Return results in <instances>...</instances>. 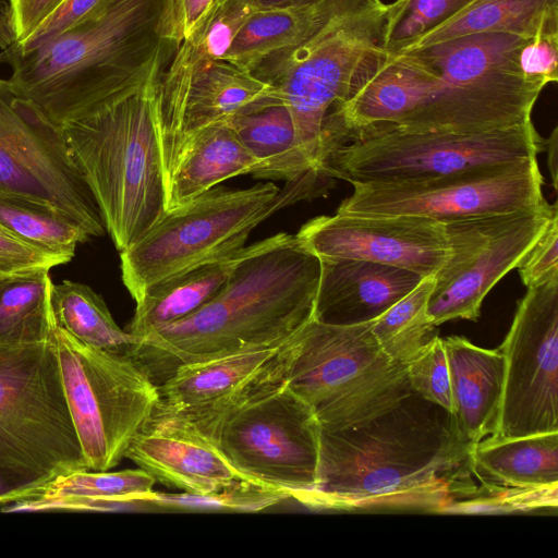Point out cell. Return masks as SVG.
<instances>
[{"label":"cell","mask_w":558,"mask_h":558,"mask_svg":"<svg viewBox=\"0 0 558 558\" xmlns=\"http://www.w3.org/2000/svg\"><path fill=\"white\" fill-rule=\"evenodd\" d=\"M254 9L244 0H216L172 54L162 75H175L202 62L223 59Z\"/></svg>","instance_id":"cell-34"},{"label":"cell","mask_w":558,"mask_h":558,"mask_svg":"<svg viewBox=\"0 0 558 558\" xmlns=\"http://www.w3.org/2000/svg\"><path fill=\"white\" fill-rule=\"evenodd\" d=\"M499 350L505 365L502 399L489 437L557 433L558 276L527 288Z\"/></svg>","instance_id":"cell-16"},{"label":"cell","mask_w":558,"mask_h":558,"mask_svg":"<svg viewBox=\"0 0 558 558\" xmlns=\"http://www.w3.org/2000/svg\"><path fill=\"white\" fill-rule=\"evenodd\" d=\"M50 302L57 326L85 344L128 353L137 341L117 325L102 298L86 284L52 283Z\"/></svg>","instance_id":"cell-30"},{"label":"cell","mask_w":558,"mask_h":558,"mask_svg":"<svg viewBox=\"0 0 558 558\" xmlns=\"http://www.w3.org/2000/svg\"><path fill=\"white\" fill-rule=\"evenodd\" d=\"M558 213L520 262L519 274L526 288L558 276Z\"/></svg>","instance_id":"cell-40"},{"label":"cell","mask_w":558,"mask_h":558,"mask_svg":"<svg viewBox=\"0 0 558 558\" xmlns=\"http://www.w3.org/2000/svg\"><path fill=\"white\" fill-rule=\"evenodd\" d=\"M336 213L447 222L546 203L536 157L421 180L354 183Z\"/></svg>","instance_id":"cell-12"},{"label":"cell","mask_w":558,"mask_h":558,"mask_svg":"<svg viewBox=\"0 0 558 558\" xmlns=\"http://www.w3.org/2000/svg\"><path fill=\"white\" fill-rule=\"evenodd\" d=\"M228 122L257 162L254 178L289 182L319 172L302 148L292 116L277 94Z\"/></svg>","instance_id":"cell-27"},{"label":"cell","mask_w":558,"mask_h":558,"mask_svg":"<svg viewBox=\"0 0 558 558\" xmlns=\"http://www.w3.org/2000/svg\"><path fill=\"white\" fill-rule=\"evenodd\" d=\"M254 10L257 9H286L306 8L320 3L324 0H244Z\"/></svg>","instance_id":"cell-43"},{"label":"cell","mask_w":558,"mask_h":558,"mask_svg":"<svg viewBox=\"0 0 558 558\" xmlns=\"http://www.w3.org/2000/svg\"><path fill=\"white\" fill-rule=\"evenodd\" d=\"M332 180L317 171L251 187H213L167 210L120 252L122 281L135 302L154 286L202 263L245 246L252 230L278 210L326 194Z\"/></svg>","instance_id":"cell-5"},{"label":"cell","mask_w":558,"mask_h":558,"mask_svg":"<svg viewBox=\"0 0 558 558\" xmlns=\"http://www.w3.org/2000/svg\"><path fill=\"white\" fill-rule=\"evenodd\" d=\"M60 265L52 256L24 242L0 225V272L13 275Z\"/></svg>","instance_id":"cell-42"},{"label":"cell","mask_w":558,"mask_h":558,"mask_svg":"<svg viewBox=\"0 0 558 558\" xmlns=\"http://www.w3.org/2000/svg\"><path fill=\"white\" fill-rule=\"evenodd\" d=\"M0 225L24 242L56 258L60 265L70 262L77 244L90 238L64 211L14 195L0 194Z\"/></svg>","instance_id":"cell-31"},{"label":"cell","mask_w":558,"mask_h":558,"mask_svg":"<svg viewBox=\"0 0 558 558\" xmlns=\"http://www.w3.org/2000/svg\"><path fill=\"white\" fill-rule=\"evenodd\" d=\"M163 0H113L99 16L25 53L0 52L15 92L54 125L80 120L165 70L178 46L158 35Z\"/></svg>","instance_id":"cell-3"},{"label":"cell","mask_w":558,"mask_h":558,"mask_svg":"<svg viewBox=\"0 0 558 558\" xmlns=\"http://www.w3.org/2000/svg\"><path fill=\"white\" fill-rule=\"evenodd\" d=\"M84 470L53 333L37 342L0 343V477L14 488L13 502Z\"/></svg>","instance_id":"cell-7"},{"label":"cell","mask_w":558,"mask_h":558,"mask_svg":"<svg viewBox=\"0 0 558 558\" xmlns=\"http://www.w3.org/2000/svg\"><path fill=\"white\" fill-rule=\"evenodd\" d=\"M16 493L14 488L0 477V505L4 506L15 500Z\"/></svg>","instance_id":"cell-45"},{"label":"cell","mask_w":558,"mask_h":558,"mask_svg":"<svg viewBox=\"0 0 558 558\" xmlns=\"http://www.w3.org/2000/svg\"><path fill=\"white\" fill-rule=\"evenodd\" d=\"M153 73L61 131L120 252L166 213Z\"/></svg>","instance_id":"cell-4"},{"label":"cell","mask_w":558,"mask_h":558,"mask_svg":"<svg viewBox=\"0 0 558 558\" xmlns=\"http://www.w3.org/2000/svg\"><path fill=\"white\" fill-rule=\"evenodd\" d=\"M320 263L314 318L333 325L373 322L423 279L412 270L367 260Z\"/></svg>","instance_id":"cell-21"},{"label":"cell","mask_w":558,"mask_h":558,"mask_svg":"<svg viewBox=\"0 0 558 558\" xmlns=\"http://www.w3.org/2000/svg\"><path fill=\"white\" fill-rule=\"evenodd\" d=\"M557 204L487 214L444 223L449 257L434 274L428 315L435 327L477 320L484 298L541 238Z\"/></svg>","instance_id":"cell-14"},{"label":"cell","mask_w":558,"mask_h":558,"mask_svg":"<svg viewBox=\"0 0 558 558\" xmlns=\"http://www.w3.org/2000/svg\"><path fill=\"white\" fill-rule=\"evenodd\" d=\"M407 372L413 392L452 413L449 365L442 338L436 335L422 347L407 362Z\"/></svg>","instance_id":"cell-36"},{"label":"cell","mask_w":558,"mask_h":558,"mask_svg":"<svg viewBox=\"0 0 558 558\" xmlns=\"http://www.w3.org/2000/svg\"><path fill=\"white\" fill-rule=\"evenodd\" d=\"M66 0H10L0 9V48L23 43Z\"/></svg>","instance_id":"cell-38"},{"label":"cell","mask_w":558,"mask_h":558,"mask_svg":"<svg viewBox=\"0 0 558 558\" xmlns=\"http://www.w3.org/2000/svg\"><path fill=\"white\" fill-rule=\"evenodd\" d=\"M7 276H10V275H4V274L0 272V286Z\"/></svg>","instance_id":"cell-46"},{"label":"cell","mask_w":558,"mask_h":558,"mask_svg":"<svg viewBox=\"0 0 558 558\" xmlns=\"http://www.w3.org/2000/svg\"><path fill=\"white\" fill-rule=\"evenodd\" d=\"M113 0H66L45 23L23 43L3 51L25 53L44 46L77 25L104 13Z\"/></svg>","instance_id":"cell-37"},{"label":"cell","mask_w":558,"mask_h":558,"mask_svg":"<svg viewBox=\"0 0 558 558\" xmlns=\"http://www.w3.org/2000/svg\"><path fill=\"white\" fill-rule=\"evenodd\" d=\"M257 162L228 121L205 126L185 144L166 187V211L197 197L218 183L254 174Z\"/></svg>","instance_id":"cell-25"},{"label":"cell","mask_w":558,"mask_h":558,"mask_svg":"<svg viewBox=\"0 0 558 558\" xmlns=\"http://www.w3.org/2000/svg\"><path fill=\"white\" fill-rule=\"evenodd\" d=\"M474 474L486 488L558 489V432L487 437L472 448Z\"/></svg>","instance_id":"cell-26"},{"label":"cell","mask_w":558,"mask_h":558,"mask_svg":"<svg viewBox=\"0 0 558 558\" xmlns=\"http://www.w3.org/2000/svg\"><path fill=\"white\" fill-rule=\"evenodd\" d=\"M434 283V275L423 278L411 292L372 322L376 340L391 360L407 364L436 336L427 311Z\"/></svg>","instance_id":"cell-32"},{"label":"cell","mask_w":558,"mask_h":558,"mask_svg":"<svg viewBox=\"0 0 558 558\" xmlns=\"http://www.w3.org/2000/svg\"><path fill=\"white\" fill-rule=\"evenodd\" d=\"M53 337L63 391L92 471L117 466L159 405L158 386L128 353L85 344L59 326Z\"/></svg>","instance_id":"cell-10"},{"label":"cell","mask_w":558,"mask_h":558,"mask_svg":"<svg viewBox=\"0 0 558 558\" xmlns=\"http://www.w3.org/2000/svg\"><path fill=\"white\" fill-rule=\"evenodd\" d=\"M295 336L278 345L180 365L158 386L160 404L210 438L228 416L287 383Z\"/></svg>","instance_id":"cell-17"},{"label":"cell","mask_w":558,"mask_h":558,"mask_svg":"<svg viewBox=\"0 0 558 558\" xmlns=\"http://www.w3.org/2000/svg\"><path fill=\"white\" fill-rule=\"evenodd\" d=\"M0 194L26 197L74 218L90 236L106 227L61 129L0 78Z\"/></svg>","instance_id":"cell-15"},{"label":"cell","mask_w":558,"mask_h":558,"mask_svg":"<svg viewBox=\"0 0 558 558\" xmlns=\"http://www.w3.org/2000/svg\"><path fill=\"white\" fill-rule=\"evenodd\" d=\"M472 447L452 416L415 392L357 428L322 430L318 483L298 502L315 510L452 511L475 490Z\"/></svg>","instance_id":"cell-1"},{"label":"cell","mask_w":558,"mask_h":558,"mask_svg":"<svg viewBox=\"0 0 558 558\" xmlns=\"http://www.w3.org/2000/svg\"><path fill=\"white\" fill-rule=\"evenodd\" d=\"M320 271L294 234L266 238L210 302L151 329L128 354L159 386L180 365L284 343L314 318Z\"/></svg>","instance_id":"cell-2"},{"label":"cell","mask_w":558,"mask_h":558,"mask_svg":"<svg viewBox=\"0 0 558 558\" xmlns=\"http://www.w3.org/2000/svg\"><path fill=\"white\" fill-rule=\"evenodd\" d=\"M275 94L251 70L226 59L197 63L175 75L160 74L156 114L165 189L194 133L229 121Z\"/></svg>","instance_id":"cell-18"},{"label":"cell","mask_w":558,"mask_h":558,"mask_svg":"<svg viewBox=\"0 0 558 558\" xmlns=\"http://www.w3.org/2000/svg\"><path fill=\"white\" fill-rule=\"evenodd\" d=\"M387 5L339 16L300 45L272 52L250 70L288 107L305 154L322 173L328 111L343 101L360 65L380 44Z\"/></svg>","instance_id":"cell-11"},{"label":"cell","mask_w":558,"mask_h":558,"mask_svg":"<svg viewBox=\"0 0 558 558\" xmlns=\"http://www.w3.org/2000/svg\"><path fill=\"white\" fill-rule=\"evenodd\" d=\"M216 0H163L158 35L179 46L209 11Z\"/></svg>","instance_id":"cell-41"},{"label":"cell","mask_w":558,"mask_h":558,"mask_svg":"<svg viewBox=\"0 0 558 558\" xmlns=\"http://www.w3.org/2000/svg\"><path fill=\"white\" fill-rule=\"evenodd\" d=\"M156 480L146 471H76L59 476L4 505L3 512L25 511H141L138 498L150 493Z\"/></svg>","instance_id":"cell-23"},{"label":"cell","mask_w":558,"mask_h":558,"mask_svg":"<svg viewBox=\"0 0 558 558\" xmlns=\"http://www.w3.org/2000/svg\"><path fill=\"white\" fill-rule=\"evenodd\" d=\"M265 241L191 267L154 286L136 302L125 330L138 339L156 327L195 313L223 289L238 265L259 250Z\"/></svg>","instance_id":"cell-24"},{"label":"cell","mask_w":558,"mask_h":558,"mask_svg":"<svg viewBox=\"0 0 558 558\" xmlns=\"http://www.w3.org/2000/svg\"><path fill=\"white\" fill-rule=\"evenodd\" d=\"M442 340L449 365L453 425L459 438L473 448L496 430L504 389V356L499 348H480L464 337Z\"/></svg>","instance_id":"cell-22"},{"label":"cell","mask_w":558,"mask_h":558,"mask_svg":"<svg viewBox=\"0 0 558 558\" xmlns=\"http://www.w3.org/2000/svg\"><path fill=\"white\" fill-rule=\"evenodd\" d=\"M125 458L156 481L187 493L205 494L252 481L230 464L211 438L160 402Z\"/></svg>","instance_id":"cell-20"},{"label":"cell","mask_w":558,"mask_h":558,"mask_svg":"<svg viewBox=\"0 0 558 558\" xmlns=\"http://www.w3.org/2000/svg\"><path fill=\"white\" fill-rule=\"evenodd\" d=\"M210 438L236 471L290 499L318 483L322 425L287 383L228 416Z\"/></svg>","instance_id":"cell-13"},{"label":"cell","mask_w":558,"mask_h":558,"mask_svg":"<svg viewBox=\"0 0 558 558\" xmlns=\"http://www.w3.org/2000/svg\"><path fill=\"white\" fill-rule=\"evenodd\" d=\"M48 268L7 276L0 286V343H31L50 338L56 327Z\"/></svg>","instance_id":"cell-29"},{"label":"cell","mask_w":558,"mask_h":558,"mask_svg":"<svg viewBox=\"0 0 558 558\" xmlns=\"http://www.w3.org/2000/svg\"><path fill=\"white\" fill-rule=\"evenodd\" d=\"M290 499L289 495L252 481H239L219 490L162 493L138 498L144 512H257Z\"/></svg>","instance_id":"cell-33"},{"label":"cell","mask_w":558,"mask_h":558,"mask_svg":"<svg viewBox=\"0 0 558 558\" xmlns=\"http://www.w3.org/2000/svg\"><path fill=\"white\" fill-rule=\"evenodd\" d=\"M557 129L553 131L549 140L546 141L545 149L548 150V166L551 172L554 186H557Z\"/></svg>","instance_id":"cell-44"},{"label":"cell","mask_w":558,"mask_h":558,"mask_svg":"<svg viewBox=\"0 0 558 558\" xmlns=\"http://www.w3.org/2000/svg\"><path fill=\"white\" fill-rule=\"evenodd\" d=\"M474 0H396L387 5L380 48L399 53L438 28Z\"/></svg>","instance_id":"cell-35"},{"label":"cell","mask_w":558,"mask_h":558,"mask_svg":"<svg viewBox=\"0 0 558 558\" xmlns=\"http://www.w3.org/2000/svg\"><path fill=\"white\" fill-rule=\"evenodd\" d=\"M320 262L360 259L397 266L425 278L449 257L444 223L418 216H318L296 234Z\"/></svg>","instance_id":"cell-19"},{"label":"cell","mask_w":558,"mask_h":558,"mask_svg":"<svg viewBox=\"0 0 558 558\" xmlns=\"http://www.w3.org/2000/svg\"><path fill=\"white\" fill-rule=\"evenodd\" d=\"M481 33H506L524 38L558 33V0H474L403 51Z\"/></svg>","instance_id":"cell-28"},{"label":"cell","mask_w":558,"mask_h":558,"mask_svg":"<svg viewBox=\"0 0 558 558\" xmlns=\"http://www.w3.org/2000/svg\"><path fill=\"white\" fill-rule=\"evenodd\" d=\"M5 5L4 0H0V9H2Z\"/></svg>","instance_id":"cell-47"},{"label":"cell","mask_w":558,"mask_h":558,"mask_svg":"<svg viewBox=\"0 0 558 558\" xmlns=\"http://www.w3.org/2000/svg\"><path fill=\"white\" fill-rule=\"evenodd\" d=\"M558 33H542L530 38L518 56L523 78L542 88L558 80Z\"/></svg>","instance_id":"cell-39"},{"label":"cell","mask_w":558,"mask_h":558,"mask_svg":"<svg viewBox=\"0 0 558 558\" xmlns=\"http://www.w3.org/2000/svg\"><path fill=\"white\" fill-rule=\"evenodd\" d=\"M324 175L351 184L421 180L536 157L546 140L532 120L480 132H407L392 124L326 129Z\"/></svg>","instance_id":"cell-8"},{"label":"cell","mask_w":558,"mask_h":558,"mask_svg":"<svg viewBox=\"0 0 558 558\" xmlns=\"http://www.w3.org/2000/svg\"><path fill=\"white\" fill-rule=\"evenodd\" d=\"M529 39L481 33L404 51L430 71L434 85L418 107L392 125L407 132H480L531 121L543 88L526 82L518 66Z\"/></svg>","instance_id":"cell-6"},{"label":"cell","mask_w":558,"mask_h":558,"mask_svg":"<svg viewBox=\"0 0 558 558\" xmlns=\"http://www.w3.org/2000/svg\"><path fill=\"white\" fill-rule=\"evenodd\" d=\"M287 385L313 408L325 432L361 427L413 393L407 364L383 351L372 322L313 318L295 336Z\"/></svg>","instance_id":"cell-9"}]
</instances>
